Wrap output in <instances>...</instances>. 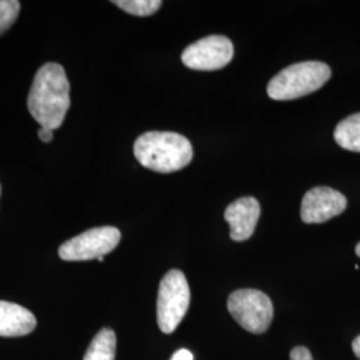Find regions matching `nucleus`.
Returning a JSON list of instances; mask_svg holds the SVG:
<instances>
[{
  "instance_id": "obj_1",
  "label": "nucleus",
  "mask_w": 360,
  "mask_h": 360,
  "mask_svg": "<svg viewBox=\"0 0 360 360\" xmlns=\"http://www.w3.org/2000/svg\"><path fill=\"white\" fill-rule=\"evenodd\" d=\"M70 104V83L65 68L58 63L41 65L27 99L30 114L40 127L53 131L63 124Z\"/></svg>"
},
{
  "instance_id": "obj_2",
  "label": "nucleus",
  "mask_w": 360,
  "mask_h": 360,
  "mask_svg": "<svg viewBox=\"0 0 360 360\" xmlns=\"http://www.w3.org/2000/svg\"><path fill=\"white\" fill-rule=\"evenodd\" d=\"M134 154L143 167L168 174L188 166L193 151L190 141L180 134L150 131L136 139Z\"/></svg>"
},
{
  "instance_id": "obj_3",
  "label": "nucleus",
  "mask_w": 360,
  "mask_h": 360,
  "mask_svg": "<svg viewBox=\"0 0 360 360\" xmlns=\"http://www.w3.org/2000/svg\"><path fill=\"white\" fill-rule=\"evenodd\" d=\"M330 77L331 68L326 63H295L271 79L267 94L274 101H292L319 90Z\"/></svg>"
},
{
  "instance_id": "obj_4",
  "label": "nucleus",
  "mask_w": 360,
  "mask_h": 360,
  "mask_svg": "<svg viewBox=\"0 0 360 360\" xmlns=\"http://www.w3.org/2000/svg\"><path fill=\"white\" fill-rule=\"evenodd\" d=\"M190 285L179 270L168 271L162 279L158 294V324L162 333L176 330L190 307Z\"/></svg>"
},
{
  "instance_id": "obj_5",
  "label": "nucleus",
  "mask_w": 360,
  "mask_h": 360,
  "mask_svg": "<svg viewBox=\"0 0 360 360\" xmlns=\"http://www.w3.org/2000/svg\"><path fill=\"white\" fill-rule=\"evenodd\" d=\"M229 311L245 331L252 334L266 333L274 318L270 297L262 291L251 288L232 292L229 297Z\"/></svg>"
},
{
  "instance_id": "obj_6",
  "label": "nucleus",
  "mask_w": 360,
  "mask_h": 360,
  "mask_svg": "<svg viewBox=\"0 0 360 360\" xmlns=\"http://www.w3.org/2000/svg\"><path fill=\"white\" fill-rule=\"evenodd\" d=\"M120 238L122 235L116 227L104 226L91 229L60 245L59 257L65 262L99 259L115 250Z\"/></svg>"
},
{
  "instance_id": "obj_7",
  "label": "nucleus",
  "mask_w": 360,
  "mask_h": 360,
  "mask_svg": "<svg viewBox=\"0 0 360 360\" xmlns=\"http://www.w3.org/2000/svg\"><path fill=\"white\" fill-rule=\"evenodd\" d=\"M232 56L231 40L221 35H211L188 46L181 53V62L196 71H215L229 65Z\"/></svg>"
},
{
  "instance_id": "obj_8",
  "label": "nucleus",
  "mask_w": 360,
  "mask_h": 360,
  "mask_svg": "<svg viewBox=\"0 0 360 360\" xmlns=\"http://www.w3.org/2000/svg\"><path fill=\"white\" fill-rule=\"evenodd\" d=\"M346 196L330 187H315L302 200L300 217L304 223H324L345 212Z\"/></svg>"
},
{
  "instance_id": "obj_9",
  "label": "nucleus",
  "mask_w": 360,
  "mask_h": 360,
  "mask_svg": "<svg viewBox=\"0 0 360 360\" xmlns=\"http://www.w3.org/2000/svg\"><path fill=\"white\" fill-rule=\"evenodd\" d=\"M260 217V205L255 198L245 196L235 200L224 211L230 224V236L235 242H245L252 236Z\"/></svg>"
},
{
  "instance_id": "obj_10",
  "label": "nucleus",
  "mask_w": 360,
  "mask_h": 360,
  "mask_svg": "<svg viewBox=\"0 0 360 360\" xmlns=\"http://www.w3.org/2000/svg\"><path fill=\"white\" fill-rule=\"evenodd\" d=\"M37 327V319L31 311L10 302L0 300V336H25Z\"/></svg>"
},
{
  "instance_id": "obj_11",
  "label": "nucleus",
  "mask_w": 360,
  "mask_h": 360,
  "mask_svg": "<svg viewBox=\"0 0 360 360\" xmlns=\"http://www.w3.org/2000/svg\"><path fill=\"white\" fill-rule=\"evenodd\" d=\"M334 138L342 148L360 153V114H354L342 120L335 129Z\"/></svg>"
},
{
  "instance_id": "obj_12",
  "label": "nucleus",
  "mask_w": 360,
  "mask_h": 360,
  "mask_svg": "<svg viewBox=\"0 0 360 360\" xmlns=\"http://www.w3.org/2000/svg\"><path fill=\"white\" fill-rule=\"evenodd\" d=\"M115 333L111 328H103L92 339L83 360H115Z\"/></svg>"
},
{
  "instance_id": "obj_13",
  "label": "nucleus",
  "mask_w": 360,
  "mask_h": 360,
  "mask_svg": "<svg viewBox=\"0 0 360 360\" xmlns=\"http://www.w3.org/2000/svg\"><path fill=\"white\" fill-rule=\"evenodd\" d=\"M112 3L123 11L135 16L154 15L162 6L160 0H115Z\"/></svg>"
},
{
  "instance_id": "obj_14",
  "label": "nucleus",
  "mask_w": 360,
  "mask_h": 360,
  "mask_svg": "<svg viewBox=\"0 0 360 360\" xmlns=\"http://www.w3.org/2000/svg\"><path fill=\"white\" fill-rule=\"evenodd\" d=\"M20 13L18 0H0V35L13 26Z\"/></svg>"
},
{
  "instance_id": "obj_15",
  "label": "nucleus",
  "mask_w": 360,
  "mask_h": 360,
  "mask_svg": "<svg viewBox=\"0 0 360 360\" xmlns=\"http://www.w3.org/2000/svg\"><path fill=\"white\" fill-rule=\"evenodd\" d=\"M290 359L291 360H314L312 355L309 352V348L306 347H295L291 354H290Z\"/></svg>"
},
{
  "instance_id": "obj_16",
  "label": "nucleus",
  "mask_w": 360,
  "mask_h": 360,
  "mask_svg": "<svg viewBox=\"0 0 360 360\" xmlns=\"http://www.w3.org/2000/svg\"><path fill=\"white\" fill-rule=\"evenodd\" d=\"M38 136L41 142H52V139H53V131L47 129V127H40V129L38 131Z\"/></svg>"
},
{
  "instance_id": "obj_17",
  "label": "nucleus",
  "mask_w": 360,
  "mask_h": 360,
  "mask_svg": "<svg viewBox=\"0 0 360 360\" xmlns=\"http://www.w3.org/2000/svg\"><path fill=\"white\" fill-rule=\"evenodd\" d=\"M171 360H193V355L191 351L186 349V348H181L179 351H176Z\"/></svg>"
},
{
  "instance_id": "obj_18",
  "label": "nucleus",
  "mask_w": 360,
  "mask_h": 360,
  "mask_svg": "<svg viewBox=\"0 0 360 360\" xmlns=\"http://www.w3.org/2000/svg\"><path fill=\"white\" fill-rule=\"evenodd\" d=\"M352 351H354V354L358 356V359H360V335L359 336H356V338L354 339V342H352Z\"/></svg>"
},
{
  "instance_id": "obj_19",
  "label": "nucleus",
  "mask_w": 360,
  "mask_h": 360,
  "mask_svg": "<svg viewBox=\"0 0 360 360\" xmlns=\"http://www.w3.org/2000/svg\"><path fill=\"white\" fill-rule=\"evenodd\" d=\"M355 252H356V255L360 257V243H358V245H356V248H355Z\"/></svg>"
},
{
  "instance_id": "obj_20",
  "label": "nucleus",
  "mask_w": 360,
  "mask_h": 360,
  "mask_svg": "<svg viewBox=\"0 0 360 360\" xmlns=\"http://www.w3.org/2000/svg\"><path fill=\"white\" fill-rule=\"evenodd\" d=\"M0 193H1V188H0Z\"/></svg>"
}]
</instances>
